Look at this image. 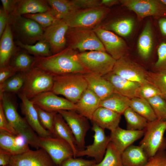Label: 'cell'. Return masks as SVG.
<instances>
[{
	"mask_svg": "<svg viewBox=\"0 0 166 166\" xmlns=\"http://www.w3.org/2000/svg\"><path fill=\"white\" fill-rule=\"evenodd\" d=\"M78 53L67 46L61 51L49 56L35 57L32 67L39 69L53 76L87 73L78 57Z\"/></svg>",
	"mask_w": 166,
	"mask_h": 166,
	"instance_id": "obj_1",
	"label": "cell"
},
{
	"mask_svg": "<svg viewBox=\"0 0 166 166\" xmlns=\"http://www.w3.org/2000/svg\"><path fill=\"white\" fill-rule=\"evenodd\" d=\"M0 99L6 117L11 126L19 136L25 139L29 144L36 149L39 148L36 143L38 136L25 118L19 114L16 105L8 93L0 94Z\"/></svg>",
	"mask_w": 166,
	"mask_h": 166,
	"instance_id": "obj_2",
	"label": "cell"
},
{
	"mask_svg": "<svg viewBox=\"0 0 166 166\" xmlns=\"http://www.w3.org/2000/svg\"><path fill=\"white\" fill-rule=\"evenodd\" d=\"M51 91L61 95L76 104L84 92L88 88L87 82L82 73H73L53 76Z\"/></svg>",
	"mask_w": 166,
	"mask_h": 166,
	"instance_id": "obj_3",
	"label": "cell"
},
{
	"mask_svg": "<svg viewBox=\"0 0 166 166\" xmlns=\"http://www.w3.org/2000/svg\"><path fill=\"white\" fill-rule=\"evenodd\" d=\"M8 23L15 41L33 45L42 39L44 30L31 19L22 15L10 14Z\"/></svg>",
	"mask_w": 166,
	"mask_h": 166,
	"instance_id": "obj_4",
	"label": "cell"
},
{
	"mask_svg": "<svg viewBox=\"0 0 166 166\" xmlns=\"http://www.w3.org/2000/svg\"><path fill=\"white\" fill-rule=\"evenodd\" d=\"M66 37L67 47L80 53L92 51L106 52L93 29L69 28Z\"/></svg>",
	"mask_w": 166,
	"mask_h": 166,
	"instance_id": "obj_5",
	"label": "cell"
},
{
	"mask_svg": "<svg viewBox=\"0 0 166 166\" xmlns=\"http://www.w3.org/2000/svg\"><path fill=\"white\" fill-rule=\"evenodd\" d=\"M109 11L108 7H98L74 10L62 19L69 28L93 29L98 26Z\"/></svg>",
	"mask_w": 166,
	"mask_h": 166,
	"instance_id": "obj_6",
	"label": "cell"
},
{
	"mask_svg": "<svg viewBox=\"0 0 166 166\" xmlns=\"http://www.w3.org/2000/svg\"><path fill=\"white\" fill-rule=\"evenodd\" d=\"M78 57L87 72L103 76L112 71L116 60L106 52L99 51L78 53Z\"/></svg>",
	"mask_w": 166,
	"mask_h": 166,
	"instance_id": "obj_7",
	"label": "cell"
},
{
	"mask_svg": "<svg viewBox=\"0 0 166 166\" xmlns=\"http://www.w3.org/2000/svg\"><path fill=\"white\" fill-rule=\"evenodd\" d=\"M26 79L20 92L29 100L45 92L51 91L53 76L45 71L33 67L25 73Z\"/></svg>",
	"mask_w": 166,
	"mask_h": 166,
	"instance_id": "obj_8",
	"label": "cell"
},
{
	"mask_svg": "<svg viewBox=\"0 0 166 166\" xmlns=\"http://www.w3.org/2000/svg\"><path fill=\"white\" fill-rule=\"evenodd\" d=\"M140 145L149 158L154 156L163 147V136L166 131V120L157 119L148 121Z\"/></svg>",
	"mask_w": 166,
	"mask_h": 166,
	"instance_id": "obj_9",
	"label": "cell"
},
{
	"mask_svg": "<svg viewBox=\"0 0 166 166\" xmlns=\"http://www.w3.org/2000/svg\"><path fill=\"white\" fill-rule=\"evenodd\" d=\"M37 145L44 149L51 157L56 166L63 161L73 157L72 149L65 140L53 136L42 137L38 136Z\"/></svg>",
	"mask_w": 166,
	"mask_h": 166,
	"instance_id": "obj_10",
	"label": "cell"
},
{
	"mask_svg": "<svg viewBox=\"0 0 166 166\" xmlns=\"http://www.w3.org/2000/svg\"><path fill=\"white\" fill-rule=\"evenodd\" d=\"M120 2L136 14L138 19L152 16L155 18L166 16V6L160 0H121Z\"/></svg>",
	"mask_w": 166,
	"mask_h": 166,
	"instance_id": "obj_11",
	"label": "cell"
},
{
	"mask_svg": "<svg viewBox=\"0 0 166 166\" xmlns=\"http://www.w3.org/2000/svg\"><path fill=\"white\" fill-rule=\"evenodd\" d=\"M92 123V129L94 132L93 143L85 149L78 150L76 157L86 156L93 158L98 163L103 159L110 140L109 136L106 135L105 129Z\"/></svg>",
	"mask_w": 166,
	"mask_h": 166,
	"instance_id": "obj_12",
	"label": "cell"
},
{
	"mask_svg": "<svg viewBox=\"0 0 166 166\" xmlns=\"http://www.w3.org/2000/svg\"><path fill=\"white\" fill-rule=\"evenodd\" d=\"M93 30L106 51L116 60L125 56L128 47L124 40L112 32L98 26Z\"/></svg>",
	"mask_w": 166,
	"mask_h": 166,
	"instance_id": "obj_13",
	"label": "cell"
},
{
	"mask_svg": "<svg viewBox=\"0 0 166 166\" xmlns=\"http://www.w3.org/2000/svg\"><path fill=\"white\" fill-rule=\"evenodd\" d=\"M69 28L63 20L59 19L44 30L42 40L49 44L52 55L67 47L66 35Z\"/></svg>",
	"mask_w": 166,
	"mask_h": 166,
	"instance_id": "obj_14",
	"label": "cell"
},
{
	"mask_svg": "<svg viewBox=\"0 0 166 166\" xmlns=\"http://www.w3.org/2000/svg\"><path fill=\"white\" fill-rule=\"evenodd\" d=\"M112 72L122 77L141 85L149 83L146 78L147 71L140 65L125 56L116 60Z\"/></svg>",
	"mask_w": 166,
	"mask_h": 166,
	"instance_id": "obj_15",
	"label": "cell"
},
{
	"mask_svg": "<svg viewBox=\"0 0 166 166\" xmlns=\"http://www.w3.org/2000/svg\"><path fill=\"white\" fill-rule=\"evenodd\" d=\"M57 112L61 115L70 127L75 138L77 147L84 148L85 136L90 128L88 119L75 111L60 110Z\"/></svg>",
	"mask_w": 166,
	"mask_h": 166,
	"instance_id": "obj_16",
	"label": "cell"
},
{
	"mask_svg": "<svg viewBox=\"0 0 166 166\" xmlns=\"http://www.w3.org/2000/svg\"><path fill=\"white\" fill-rule=\"evenodd\" d=\"M30 100L34 105L48 112L76 111L75 104L57 96L51 91L42 93Z\"/></svg>",
	"mask_w": 166,
	"mask_h": 166,
	"instance_id": "obj_17",
	"label": "cell"
},
{
	"mask_svg": "<svg viewBox=\"0 0 166 166\" xmlns=\"http://www.w3.org/2000/svg\"><path fill=\"white\" fill-rule=\"evenodd\" d=\"M10 164L11 166H56L48 153L42 148L29 149L12 156Z\"/></svg>",
	"mask_w": 166,
	"mask_h": 166,
	"instance_id": "obj_18",
	"label": "cell"
},
{
	"mask_svg": "<svg viewBox=\"0 0 166 166\" xmlns=\"http://www.w3.org/2000/svg\"><path fill=\"white\" fill-rule=\"evenodd\" d=\"M18 95L22 101L21 105L22 113L32 129L39 137H46L53 136L42 125L35 105L31 100L22 93H19Z\"/></svg>",
	"mask_w": 166,
	"mask_h": 166,
	"instance_id": "obj_19",
	"label": "cell"
},
{
	"mask_svg": "<svg viewBox=\"0 0 166 166\" xmlns=\"http://www.w3.org/2000/svg\"><path fill=\"white\" fill-rule=\"evenodd\" d=\"M144 130H132L124 129L118 127L111 131L109 136L110 142L121 153L127 147L143 136Z\"/></svg>",
	"mask_w": 166,
	"mask_h": 166,
	"instance_id": "obj_20",
	"label": "cell"
},
{
	"mask_svg": "<svg viewBox=\"0 0 166 166\" xmlns=\"http://www.w3.org/2000/svg\"><path fill=\"white\" fill-rule=\"evenodd\" d=\"M103 77L112 84L114 93L130 99L136 97L137 90L141 85L122 77L112 71Z\"/></svg>",
	"mask_w": 166,
	"mask_h": 166,
	"instance_id": "obj_21",
	"label": "cell"
},
{
	"mask_svg": "<svg viewBox=\"0 0 166 166\" xmlns=\"http://www.w3.org/2000/svg\"><path fill=\"white\" fill-rule=\"evenodd\" d=\"M0 148L10 153L12 156L22 153L30 149L25 139L20 136L0 130Z\"/></svg>",
	"mask_w": 166,
	"mask_h": 166,
	"instance_id": "obj_22",
	"label": "cell"
},
{
	"mask_svg": "<svg viewBox=\"0 0 166 166\" xmlns=\"http://www.w3.org/2000/svg\"><path fill=\"white\" fill-rule=\"evenodd\" d=\"M101 100L91 90L88 88L75 104L76 111L91 121L93 115L100 107Z\"/></svg>",
	"mask_w": 166,
	"mask_h": 166,
	"instance_id": "obj_23",
	"label": "cell"
},
{
	"mask_svg": "<svg viewBox=\"0 0 166 166\" xmlns=\"http://www.w3.org/2000/svg\"><path fill=\"white\" fill-rule=\"evenodd\" d=\"M83 75L87 82L88 88L102 100L114 93L110 83L103 76L90 72Z\"/></svg>",
	"mask_w": 166,
	"mask_h": 166,
	"instance_id": "obj_24",
	"label": "cell"
},
{
	"mask_svg": "<svg viewBox=\"0 0 166 166\" xmlns=\"http://www.w3.org/2000/svg\"><path fill=\"white\" fill-rule=\"evenodd\" d=\"M121 115L110 109L100 107L93 113L91 121L102 128L112 131L119 126Z\"/></svg>",
	"mask_w": 166,
	"mask_h": 166,
	"instance_id": "obj_25",
	"label": "cell"
},
{
	"mask_svg": "<svg viewBox=\"0 0 166 166\" xmlns=\"http://www.w3.org/2000/svg\"><path fill=\"white\" fill-rule=\"evenodd\" d=\"M14 36L8 22L0 37V67L9 65L11 59L17 46L14 40Z\"/></svg>",
	"mask_w": 166,
	"mask_h": 166,
	"instance_id": "obj_26",
	"label": "cell"
},
{
	"mask_svg": "<svg viewBox=\"0 0 166 166\" xmlns=\"http://www.w3.org/2000/svg\"><path fill=\"white\" fill-rule=\"evenodd\" d=\"M53 136L62 139L68 143L72 149L73 157L76 158L78 150L75 138L67 123L57 112L54 116Z\"/></svg>",
	"mask_w": 166,
	"mask_h": 166,
	"instance_id": "obj_27",
	"label": "cell"
},
{
	"mask_svg": "<svg viewBox=\"0 0 166 166\" xmlns=\"http://www.w3.org/2000/svg\"><path fill=\"white\" fill-rule=\"evenodd\" d=\"M50 10V7L46 0H17L15 8L10 14L23 15Z\"/></svg>",
	"mask_w": 166,
	"mask_h": 166,
	"instance_id": "obj_28",
	"label": "cell"
},
{
	"mask_svg": "<svg viewBox=\"0 0 166 166\" xmlns=\"http://www.w3.org/2000/svg\"><path fill=\"white\" fill-rule=\"evenodd\" d=\"M121 158L124 166H143L149 158L140 146L131 145L123 152Z\"/></svg>",
	"mask_w": 166,
	"mask_h": 166,
	"instance_id": "obj_29",
	"label": "cell"
},
{
	"mask_svg": "<svg viewBox=\"0 0 166 166\" xmlns=\"http://www.w3.org/2000/svg\"><path fill=\"white\" fill-rule=\"evenodd\" d=\"M35 58L34 56L30 54L24 49L17 46L11 59L9 65L18 72L26 73L32 68Z\"/></svg>",
	"mask_w": 166,
	"mask_h": 166,
	"instance_id": "obj_30",
	"label": "cell"
},
{
	"mask_svg": "<svg viewBox=\"0 0 166 166\" xmlns=\"http://www.w3.org/2000/svg\"><path fill=\"white\" fill-rule=\"evenodd\" d=\"M153 31L151 22L148 21L139 38L137 42V49L140 57L146 60L149 57L152 48Z\"/></svg>",
	"mask_w": 166,
	"mask_h": 166,
	"instance_id": "obj_31",
	"label": "cell"
},
{
	"mask_svg": "<svg viewBox=\"0 0 166 166\" xmlns=\"http://www.w3.org/2000/svg\"><path fill=\"white\" fill-rule=\"evenodd\" d=\"M130 99L113 93L101 100L100 107L110 109L121 115L129 107Z\"/></svg>",
	"mask_w": 166,
	"mask_h": 166,
	"instance_id": "obj_32",
	"label": "cell"
},
{
	"mask_svg": "<svg viewBox=\"0 0 166 166\" xmlns=\"http://www.w3.org/2000/svg\"><path fill=\"white\" fill-rule=\"evenodd\" d=\"M50 11L57 19H62L77 10L72 0H46Z\"/></svg>",
	"mask_w": 166,
	"mask_h": 166,
	"instance_id": "obj_33",
	"label": "cell"
},
{
	"mask_svg": "<svg viewBox=\"0 0 166 166\" xmlns=\"http://www.w3.org/2000/svg\"><path fill=\"white\" fill-rule=\"evenodd\" d=\"M129 107L148 121L157 119L151 106L146 99L137 97L130 99Z\"/></svg>",
	"mask_w": 166,
	"mask_h": 166,
	"instance_id": "obj_34",
	"label": "cell"
},
{
	"mask_svg": "<svg viewBox=\"0 0 166 166\" xmlns=\"http://www.w3.org/2000/svg\"><path fill=\"white\" fill-rule=\"evenodd\" d=\"M25 79V73H17L0 84V94L20 93L23 87Z\"/></svg>",
	"mask_w": 166,
	"mask_h": 166,
	"instance_id": "obj_35",
	"label": "cell"
},
{
	"mask_svg": "<svg viewBox=\"0 0 166 166\" xmlns=\"http://www.w3.org/2000/svg\"><path fill=\"white\" fill-rule=\"evenodd\" d=\"M134 21L131 18L117 20L103 26V28L111 30L122 37H126L132 32L134 26Z\"/></svg>",
	"mask_w": 166,
	"mask_h": 166,
	"instance_id": "obj_36",
	"label": "cell"
},
{
	"mask_svg": "<svg viewBox=\"0 0 166 166\" xmlns=\"http://www.w3.org/2000/svg\"><path fill=\"white\" fill-rule=\"evenodd\" d=\"M15 42L17 46L25 50L35 57H45L52 55L49 45L42 40L33 45L24 44L18 41H15Z\"/></svg>",
	"mask_w": 166,
	"mask_h": 166,
	"instance_id": "obj_37",
	"label": "cell"
},
{
	"mask_svg": "<svg viewBox=\"0 0 166 166\" xmlns=\"http://www.w3.org/2000/svg\"><path fill=\"white\" fill-rule=\"evenodd\" d=\"M127 122V129L132 130H142L146 127L148 121L130 107L123 114Z\"/></svg>",
	"mask_w": 166,
	"mask_h": 166,
	"instance_id": "obj_38",
	"label": "cell"
},
{
	"mask_svg": "<svg viewBox=\"0 0 166 166\" xmlns=\"http://www.w3.org/2000/svg\"><path fill=\"white\" fill-rule=\"evenodd\" d=\"M93 166H124L121 154L110 142L102 160L100 162L95 164Z\"/></svg>",
	"mask_w": 166,
	"mask_h": 166,
	"instance_id": "obj_39",
	"label": "cell"
},
{
	"mask_svg": "<svg viewBox=\"0 0 166 166\" xmlns=\"http://www.w3.org/2000/svg\"><path fill=\"white\" fill-rule=\"evenodd\" d=\"M146 78L149 83L157 88L166 100V70L154 72L147 71Z\"/></svg>",
	"mask_w": 166,
	"mask_h": 166,
	"instance_id": "obj_40",
	"label": "cell"
},
{
	"mask_svg": "<svg viewBox=\"0 0 166 166\" xmlns=\"http://www.w3.org/2000/svg\"><path fill=\"white\" fill-rule=\"evenodd\" d=\"M22 16L36 22L44 30L59 19L54 16L50 10L45 12L26 14Z\"/></svg>",
	"mask_w": 166,
	"mask_h": 166,
	"instance_id": "obj_41",
	"label": "cell"
},
{
	"mask_svg": "<svg viewBox=\"0 0 166 166\" xmlns=\"http://www.w3.org/2000/svg\"><path fill=\"white\" fill-rule=\"evenodd\" d=\"M153 109L157 119L166 120V100L156 96L147 100Z\"/></svg>",
	"mask_w": 166,
	"mask_h": 166,
	"instance_id": "obj_42",
	"label": "cell"
},
{
	"mask_svg": "<svg viewBox=\"0 0 166 166\" xmlns=\"http://www.w3.org/2000/svg\"><path fill=\"white\" fill-rule=\"evenodd\" d=\"M34 105L42 125L53 135L54 116L57 112H48Z\"/></svg>",
	"mask_w": 166,
	"mask_h": 166,
	"instance_id": "obj_43",
	"label": "cell"
},
{
	"mask_svg": "<svg viewBox=\"0 0 166 166\" xmlns=\"http://www.w3.org/2000/svg\"><path fill=\"white\" fill-rule=\"evenodd\" d=\"M156 96H161L163 97L157 88L148 83L140 85L137 90L136 97L147 100Z\"/></svg>",
	"mask_w": 166,
	"mask_h": 166,
	"instance_id": "obj_44",
	"label": "cell"
},
{
	"mask_svg": "<svg viewBox=\"0 0 166 166\" xmlns=\"http://www.w3.org/2000/svg\"><path fill=\"white\" fill-rule=\"evenodd\" d=\"M158 58L154 66L157 71L166 70V42H161L157 49Z\"/></svg>",
	"mask_w": 166,
	"mask_h": 166,
	"instance_id": "obj_45",
	"label": "cell"
},
{
	"mask_svg": "<svg viewBox=\"0 0 166 166\" xmlns=\"http://www.w3.org/2000/svg\"><path fill=\"white\" fill-rule=\"evenodd\" d=\"M96 163L94 159L89 160L72 157L65 160L58 166H93Z\"/></svg>",
	"mask_w": 166,
	"mask_h": 166,
	"instance_id": "obj_46",
	"label": "cell"
},
{
	"mask_svg": "<svg viewBox=\"0 0 166 166\" xmlns=\"http://www.w3.org/2000/svg\"><path fill=\"white\" fill-rule=\"evenodd\" d=\"M160 148L153 157L149 158L148 162L143 166H166V152Z\"/></svg>",
	"mask_w": 166,
	"mask_h": 166,
	"instance_id": "obj_47",
	"label": "cell"
},
{
	"mask_svg": "<svg viewBox=\"0 0 166 166\" xmlns=\"http://www.w3.org/2000/svg\"><path fill=\"white\" fill-rule=\"evenodd\" d=\"M77 10L89 9L103 6L101 0H72Z\"/></svg>",
	"mask_w": 166,
	"mask_h": 166,
	"instance_id": "obj_48",
	"label": "cell"
},
{
	"mask_svg": "<svg viewBox=\"0 0 166 166\" xmlns=\"http://www.w3.org/2000/svg\"><path fill=\"white\" fill-rule=\"evenodd\" d=\"M0 130H3L14 135L19 136L7 120L1 103L0 102Z\"/></svg>",
	"mask_w": 166,
	"mask_h": 166,
	"instance_id": "obj_49",
	"label": "cell"
},
{
	"mask_svg": "<svg viewBox=\"0 0 166 166\" xmlns=\"http://www.w3.org/2000/svg\"><path fill=\"white\" fill-rule=\"evenodd\" d=\"M18 72L10 65L0 67V84L16 74Z\"/></svg>",
	"mask_w": 166,
	"mask_h": 166,
	"instance_id": "obj_50",
	"label": "cell"
},
{
	"mask_svg": "<svg viewBox=\"0 0 166 166\" xmlns=\"http://www.w3.org/2000/svg\"><path fill=\"white\" fill-rule=\"evenodd\" d=\"M9 15L2 7L0 9V37L3 34L8 22Z\"/></svg>",
	"mask_w": 166,
	"mask_h": 166,
	"instance_id": "obj_51",
	"label": "cell"
},
{
	"mask_svg": "<svg viewBox=\"0 0 166 166\" xmlns=\"http://www.w3.org/2000/svg\"><path fill=\"white\" fill-rule=\"evenodd\" d=\"M2 8L9 15L11 14L13 11L17 0H1Z\"/></svg>",
	"mask_w": 166,
	"mask_h": 166,
	"instance_id": "obj_52",
	"label": "cell"
},
{
	"mask_svg": "<svg viewBox=\"0 0 166 166\" xmlns=\"http://www.w3.org/2000/svg\"><path fill=\"white\" fill-rule=\"evenodd\" d=\"M12 156L9 152L0 148V165L6 166L9 164Z\"/></svg>",
	"mask_w": 166,
	"mask_h": 166,
	"instance_id": "obj_53",
	"label": "cell"
},
{
	"mask_svg": "<svg viewBox=\"0 0 166 166\" xmlns=\"http://www.w3.org/2000/svg\"><path fill=\"white\" fill-rule=\"evenodd\" d=\"M158 23L161 33L166 36V18H161L159 20Z\"/></svg>",
	"mask_w": 166,
	"mask_h": 166,
	"instance_id": "obj_54",
	"label": "cell"
},
{
	"mask_svg": "<svg viewBox=\"0 0 166 166\" xmlns=\"http://www.w3.org/2000/svg\"><path fill=\"white\" fill-rule=\"evenodd\" d=\"M101 2L103 6L108 7L119 4L120 1L117 0H101Z\"/></svg>",
	"mask_w": 166,
	"mask_h": 166,
	"instance_id": "obj_55",
	"label": "cell"
},
{
	"mask_svg": "<svg viewBox=\"0 0 166 166\" xmlns=\"http://www.w3.org/2000/svg\"><path fill=\"white\" fill-rule=\"evenodd\" d=\"M160 1L166 6V0H160Z\"/></svg>",
	"mask_w": 166,
	"mask_h": 166,
	"instance_id": "obj_56",
	"label": "cell"
},
{
	"mask_svg": "<svg viewBox=\"0 0 166 166\" xmlns=\"http://www.w3.org/2000/svg\"><path fill=\"white\" fill-rule=\"evenodd\" d=\"M6 166H11L9 164V165H7Z\"/></svg>",
	"mask_w": 166,
	"mask_h": 166,
	"instance_id": "obj_57",
	"label": "cell"
}]
</instances>
